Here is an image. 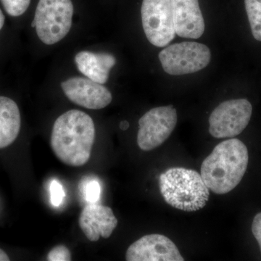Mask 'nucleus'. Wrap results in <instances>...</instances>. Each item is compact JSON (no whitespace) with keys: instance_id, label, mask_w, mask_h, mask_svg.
Masks as SVG:
<instances>
[{"instance_id":"423d86ee","label":"nucleus","mask_w":261,"mask_h":261,"mask_svg":"<svg viewBox=\"0 0 261 261\" xmlns=\"http://www.w3.org/2000/svg\"><path fill=\"white\" fill-rule=\"evenodd\" d=\"M252 113L251 103L246 99L225 101L211 113L209 118V132L217 139L236 137L248 125Z\"/></svg>"},{"instance_id":"aec40b11","label":"nucleus","mask_w":261,"mask_h":261,"mask_svg":"<svg viewBox=\"0 0 261 261\" xmlns=\"http://www.w3.org/2000/svg\"><path fill=\"white\" fill-rule=\"evenodd\" d=\"M251 229L254 238L258 243L261 252V213H259L254 217Z\"/></svg>"},{"instance_id":"412c9836","label":"nucleus","mask_w":261,"mask_h":261,"mask_svg":"<svg viewBox=\"0 0 261 261\" xmlns=\"http://www.w3.org/2000/svg\"><path fill=\"white\" fill-rule=\"evenodd\" d=\"M10 257L4 250L0 249V261H9Z\"/></svg>"},{"instance_id":"dca6fc26","label":"nucleus","mask_w":261,"mask_h":261,"mask_svg":"<svg viewBox=\"0 0 261 261\" xmlns=\"http://www.w3.org/2000/svg\"><path fill=\"white\" fill-rule=\"evenodd\" d=\"M1 3L8 15L18 17L27 11L31 0H1Z\"/></svg>"},{"instance_id":"5701e85b","label":"nucleus","mask_w":261,"mask_h":261,"mask_svg":"<svg viewBox=\"0 0 261 261\" xmlns=\"http://www.w3.org/2000/svg\"><path fill=\"white\" fill-rule=\"evenodd\" d=\"M128 127H129V123L126 121H122L121 124H120V128L123 130H126Z\"/></svg>"},{"instance_id":"f257e3e1","label":"nucleus","mask_w":261,"mask_h":261,"mask_svg":"<svg viewBox=\"0 0 261 261\" xmlns=\"http://www.w3.org/2000/svg\"><path fill=\"white\" fill-rule=\"evenodd\" d=\"M95 126L87 113L70 110L57 118L51 130V149L67 166L80 167L88 162L92 153Z\"/></svg>"},{"instance_id":"f03ea898","label":"nucleus","mask_w":261,"mask_h":261,"mask_svg":"<svg viewBox=\"0 0 261 261\" xmlns=\"http://www.w3.org/2000/svg\"><path fill=\"white\" fill-rule=\"evenodd\" d=\"M248 162L246 145L238 139H230L216 145L204 160L200 175L209 190L224 195L241 182Z\"/></svg>"},{"instance_id":"39448f33","label":"nucleus","mask_w":261,"mask_h":261,"mask_svg":"<svg viewBox=\"0 0 261 261\" xmlns=\"http://www.w3.org/2000/svg\"><path fill=\"white\" fill-rule=\"evenodd\" d=\"M164 71L172 75L196 73L210 63V49L201 43L184 42L168 46L160 53Z\"/></svg>"},{"instance_id":"4468645a","label":"nucleus","mask_w":261,"mask_h":261,"mask_svg":"<svg viewBox=\"0 0 261 261\" xmlns=\"http://www.w3.org/2000/svg\"><path fill=\"white\" fill-rule=\"evenodd\" d=\"M21 126V117L16 103L0 96V149L5 148L16 140Z\"/></svg>"},{"instance_id":"20e7f679","label":"nucleus","mask_w":261,"mask_h":261,"mask_svg":"<svg viewBox=\"0 0 261 261\" xmlns=\"http://www.w3.org/2000/svg\"><path fill=\"white\" fill-rule=\"evenodd\" d=\"M73 15L71 0H39L32 27L43 43L51 45L70 32Z\"/></svg>"},{"instance_id":"a211bd4d","label":"nucleus","mask_w":261,"mask_h":261,"mask_svg":"<svg viewBox=\"0 0 261 261\" xmlns=\"http://www.w3.org/2000/svg\"><path fill=\"white\" fill-rule=\"evenodd\" d=\"M47 259L49 261H69L71 260V255L68 247L59 245L51 249L48 253Z\"/></svg>"},{"instance_id":"1a4fd4ad","label":"nucleus","mask_w":261,"mask_h":261,"mask_svg":"<svg viewBox=\"0 0 261 261\" xmlns=\"http://www.w3.org/2000/svg\"><path fill=\"white\" fill-rule=\"evenodd\" d=\"M61 87L71 102L87 109H102L112 102L111 92L102 84L88 78L68 79L62 82Z\"/></svg>"},{"instance_id":"6e6552de","label":"nucleus","mask_w":261,"mask_h":261,"mask_svg":"<svg viewBox=\"0 0 261 261\" xmlns=\"http://www.w3.org/2000/svg\"><path fill=\"white\" fill-rule=\"evenodd\" d=\"M177 112L172 106L152 108L139 121L137 145L150 151L168 140L177 123Z\"/></svg>"},{"instance_id":"9b49d317","label":"nucleus","mask_w":261,"mask_h":261,"mask_svg":"<svg viewBox=\"0 0 261 261\" xmlns=\"http://www.w3.org/2000/svg\"><path fill=\"white\" fill-rule=\"evenodd\" d=\"M79 224L89 241L97 242L99 238L108 239L118 225V220L111 207L90 203L80 214Z\"/></svg>"},{"instance_id":"f8f14e48","label":"nucleus","mask_w":261,"mask_h":261,"mask_svg":"<svg viewBox=\"0 0 261 261\" xmlns=\"http://www.w3.org/2000/svg\"><path fill=\"white\" fill-rule=\"evenodd\" d=\"M175 32L178 37L199 39L205 32V21L198 0H171Z\"/></svg>"},{"instance_id":"7ed1b4c3","label":"nucleus","mask_w":261,"mask_h":261,"mask_svg":"<svg viewBox=\"0 0 261 261\" xmlns=\"http://www.w3.org/2000/svg\"><path fill=\"white\" fill-rule=\"evenodd\" d=\"M159 187L168 205L187 212L200 210L210 197L200 173L187 168H169L160 176Z\"/></svg>"},{"instance_id":"4be33fe9","label":"nucleus","mask_w":261,"mask_h":261,"mask_svg":"<svg viewBox=\"0 0 261 261\" xmlns=\"http://www.w3.org/2000/svg\"><path fill=\"white\" fill-rule=\"evenodd\" d=\"M5 23V15L3 14V11L0 9V30L3 29Z\"/></svg>"},{"instance_id":"9d476101","label":"nucleus","mask_w":261,"mask_h":261,"mask_svg":"<svg viewBox=\"0 0 261 261\" xmlns=\"http://www.w3.org/2000/svg\"><path fill=\"white\" fill-rule=\"evenodd\" d=\"M128 261H183L176 245L162 234L145 235L127 250Z\"/></svg>"},{"instance_id":"6ab92c4d","label":"nucleus","mask_w":261,"mask_h":261,"mask_svg":"<svg viewBox=\"0 0 261 261\" xmlns=\"http://www.w3.org/2000/svg\"><path fill=\"white\" fill-rule=\"evenodd\" d=\"M51 203L55 207H59L63 202L65 197V192L63 187L59 182L51 181L50 185Z\"/></svg>"},{"instance_id":"0eeeda50","label":"nucleus","mask_w":261,"mask_h":261,"mask_svg":"<svg viewBox=\"0 0 261 261\" xmlns=\"http://www.w3.org/2000/svg\"><path fill=\"white\" fill-rule=\"evenodd\" d=\"M142 27L152 45L166 47L176 36L171 0H143Z\"/></svg>"},{"instance_id":"ddd939ff","label":"nucleus","mask_w":261,"mask_h":261,"mask_svg":"<svg viewBox=\"0 0 261 261\" xmlns=\"http://www.w3.org/2000/svg\"><path fill=\"white\" fill-rule=\"evenodd\" d=\"M75 63L82 74L97 83L103 84L108 82L116 59L108 53L82 51L75 56Z\"/></svg>"},{"instance_id":"f3484780","label":"nucleus","mask_w":261,"mask_h":261,"mask_svg":"<svg viewBox=\"0 0 261 261\" xmlns=\"http://www.w3.org/2000/svg\"><path fill=\"white\" fill-rule=\"evenodd\" d=\"M100 186L97 181L90 180L86 181L82 187V192L84 199L89 203H95L100 196Z\"/></svg>"},{"instance_id":"2eb2a0df","label":"nucleus","mask_w":261,"mask_h":261,"mask_svg":"<svg viewBox=\"0 0 261 261\" xmlns=\"http://www.w3.org/2000/svg\"><path fill=\"white\" fill-rule=\"evenodd\" d=\"M245 5L252 36L261 42V0H245Z\"/></svg>"}]
</instances>
